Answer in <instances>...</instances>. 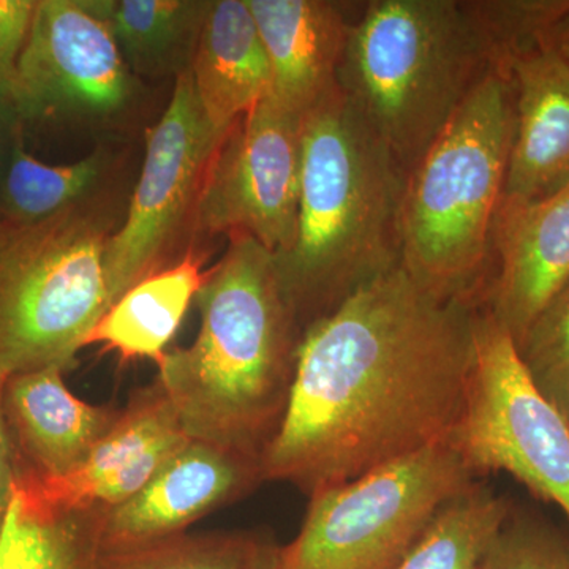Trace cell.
Returning a JSON list of instances; mask_svg holds the SVG:
<instances>
[{"label": "cell", "mask_w": 569, "mask_h": 569, "mask_svg": "<svg viewBox=\"0 0 569 569\" xmlns=\"http://www.w3.org/2000/svg\"><path fill=\"white\" fill-rule=\"evenodd\" d=\"M478 307L429 293L399 264L309 326L264 481L312 497L448 440Z\"/></svg>", "instance_id": "obj_1"}, {"label": "cell", "mask_w": 569, "mask_h": 569, "mask_svg": "<svg viewBox=\"0 0 569 569\" xmlns=\"http://www.w3.org/2000/svg\"><path fill=\"white\" fill-rule=\"evenodd\" d=\"M197 302V339L168 351L156 380L187 436L263 462L287 411L305 336L274 254L250 236H230Z\"/></svg>", "instance_id": "obj_2"}, {"label": "cell", "mask_w": 569, "mask_h": 569, "mask_svg": "<svg viewBox=\"0 0 569 569\" xmlns=\"http://www.w3.org/2000/svg\"><path fill=\"white\" fill-rule=\"evenodd\" d=\"M406 178L339 84L302 116L295 242L274 257L302 332L400 264Z\"/></svg>", "instance_id": "obj_3"}, {"label": "cell", "mask_w": 569, "mask_h": 569, "mask_svg": "<svg viewBox=\"0 0 569 569\" xmlns=\"http://www.w3.org/2000/svg\"><path fill=\"white\" fill-rule=\"evenodd\" d=\"M512 133L511 74L489 70L407 173L400 266L438 298L481 302Z\"/></svg>", "instance_id": "obj_4"}, {"label": "cell", "mask_w": 569, "mask_h": 569, "mask_svg": "<svg viewBox=\"0 0 569 569\" xmlns=\"http://www.w3.org/2000/svg\"><path fill=\"white\" fill-rule=\"evenodd\" d=\"M489 70L463 0H372L351 28L337 84L408 173Z\"/></svg>", "instance_id": "obj_5"}, {"label": "cell", "mask_w": 569, "mask_h": 569, "mask_svg": "<svg viewBox=\"0 0 569 569\" xmlns=\"http://www.w3.org/2000/svg\"><path fill=\"white\" fill-rule=\"evenodd\" d=\"M111 212L96 197L0 227V376L67 370L110 310Z\"/></svg>", "instance_id": "obj_6"}, {"label": "cell", "mask_w": 569, "mask_h": 569, "mask_svg": "<svg viewBox=\"0 0 569 569\" xmlns=\"http://www.w3.org/2000/svg\"><path fill=\"white\" fill-rule=\"evenodd\" d=\"M449 440L310 497L279 569H397L448 501L477 481Z\"/></svg>", "instance_id": "obj_7"}, {"label": "cell", "mask_w": 569, "mask_h": 569, "mask_svg": "<svg viewBox=\"0 0 569 569\" xmlns=\"http://www.w3.org/2000/svg\"><path fill=\"white\" fill-rule=\"evenodd\" d=\"M475 477L507 471L569 519V425L539 392L507 329L478 307L475 359L448 438Z\"/></svg>", "instance_id": "obj_8"}, {"label": "cell", "mask_w": 569, "mask_h": 569, "mask_svg": "<svg viewBox=\"0 0 569 569\" xmlns=\"http://www.w3.org/2000/svg\"><path fill=\"white\" fill-rule=\"evenodd\" d=\"M223 138L206 118L192 71L176 78L167 110L146 132L144 162L129 211L108 242L111 306L146 277L182 260L178 247L193 238L206 176Z\"/></svg>", "instance_id": "obj_9"}, {"label": "cell", "mask_w": 569, "mask_h": 569, "mask_svg": "<svg viewBox=\"0 0 569 569\" xmlns=\"http://www.w3.org/2000/svg\"><path fill=\"white\" fill-rule=\"evenodd\" d=\"M302 116L271 93L220 142L194 217L193 236L246 234L274 254L293 246L301 179Z\"/></svg>", "instance_id": "obj_10"}, {"label": "cell", "mask_w": 569, "mask_h": 569, "mask_svg": "<svg viewBox=\"0 0 569 569\" xmlns=\"http://www.w3.org/2000/svg\"><path fill=\"white\" fill-rule=\"evenodd\" d=\"M110 26L84 0H37L7 99L22 123L111 121L137 96Z\"/></svg>", "instance_id": "obj_11"}, {"label": "cell", "mask_w": 569, "mask_h": 569, "mask_svg": "<svg viewBox=\"0 0 569 569\" xmlns=\"http://www.w3.org/2000/svg\"><path fill=\"white\" fill-rule=\"evenodd\" d=\"M492 268L479 306L518 346L569 283V182L541 200L501 198L490 244Z\"/></svg>", "instance_id": "obj_12"}, {"label": "cell", "mask_w": 569, "mask_h": 569, "mask_svg": "<svg viewBox=\"0 0 569 569\" xmlns=\"http://www.w3.org/2000/svg\"><path fill=\"white\" fill-rule=\"evenodd\" d=\"M264 481L260 460L190 438L130 500L100 509V548L183 533Z\"/></svg>", "instance_id": "obj_13"}, {"label": "cell", "mask_w": 569, "mask_h": 569, "mask_svg": "<svg viewBox=\"0 0 569 569\" xmlns=\"http://www.w3.org/2000/svg\"><path fill=\"white\" fill-rule=\"evenodd\" d=\"M190 440L159 381L137 389L110 432L69 477L37 481L66 508L110 509L138 492ZM20 477V475H18Z\"/></svg>", "instance_id": "obj_14"}, {"label": "cell", "mask_w": 569, "mask_h": 569, "mask_svg": "<svg viewBox=\"0 0 569 569\" xmlns=\"http://www.w3.org/2000/svg\"><path fill=\"white\" fill-rule=\"evenodd\" d=\"M59 367L7 377L2 413L17 475L51 481L69 477L118 421L121 410L71 395Z\"/></svg>", "instance_id": "obj_15"}, {"label": "cell", "mask_w": 569, "mask_h": 569, "mask_svg": "<svg viewBox=\"0 0 569 569\" xmlns=\"http://www.w3.org/2000/svg\"><path fill=\"white\" fill-rule=\"evenodd\" d=\"M515 133L503 198L535 201L569 182V63L550 44L512 63Z\"/></svg>", "instance_id": "obj_16"}, {"label": "cell", "mask_w": 569, "mask_h": 569, "mask_svg": "<svg viewBox=\"0 0 569 569\" xmlns=\"http://www.w3.org/2000/svg\"><path fill=\"white\" fill-rule=\"evenodd\" d=\"M272 70L271 96L305 116L337 88L355 21L351 3L331 0H247Z\"/></svg>", "instance_id": "obj_17"}, {"label": "cell", "mask_w": 569, "mask_h": 569, "mask_svg": "<svg viewBox=\"0 0 569 569\" xmlns=\"http://www.w3.org/2000/svg\"><path fill=\"white\" fill-rule=\"evenodd\" d=\"M190 71L220 137L271 93V62L247 0H211Z\"/></svg>", "instance_id": "obj_18"}, {"label": "cell", "mask_w": 569, "mask_h": 569, "mask_svg": "<svg viewBox=\"0 0 569 569\" xmlns=\"http://www.w3.org/2000/svg\"><path fill=\"white\" fill-rule=\"evenodd\" d=\"M201 263L190 249L178 263L142 279L104 313L84 347L102 343L123 362L148 359L162 365L168 343L203 287Z\"/></svg>", "instance_id": "obj_19"}, {"label": "cell", "mask_w": 569, "mask_h": 569, "mask_svg": "<svg viewBox=\"0 0 569 569\" xmlns=\"http://www.w3.org/2000/svg\"><path fill=\"white\" fill-rule=\"evenodd\" d=\"M100 509L61 507L17 477L0 537V569H97Z\"/></svg>", "instance_id": "obj_20"}, {"label": "cell", "mask_w": 569, "mask_h": 569, "mask_svg": "<svg viewBox=\"0 0 569 569\" xmlns=\"http://www.w3.org/2000/svg\"><path fill=\"white\" fill-rule=\"evenodd\" d=\"M211 0H112L107 22L137 77L179 78L192 69Z\"/></svg>", "instance_id": "obj_21"}, {"label": "cell", "mask_w": 569, "mask_h": 569, "mask_svg": "<svg viewBox=\"0 0 569 569\" xmlns=\"http://www.w3.org/2000/svg\"><path fill=\"white\" fill-rule=\"evenodd\" d=\"M512 503L477 481L438 512L397 569H485Z\"/></svg>", "instance_id": "obj_22"}, {"label": "cell", "mask_w": 569, "mask_h": 569, "mask_svg": "<svg viewBox=\"0 0 569 569\" xmlns=\"http://www.w3.org/2000/svg\"><path fill=\"white\" fill-rule=\"evenodd\" d=\"M108 163L110 157L103 148L74 163H43L26 151L21 138L3 182L0 227L40 222L89 200L96 194Z\"/></svg>", "instance_id": "obj_23"}, {"label": "cell", "mask_w": 569, "mask_h": 569, "mask_svg": "<svg viewBox=\"0 0 569 569\" xmlns=\"http://www.w3.org/2000/svg\"><path fill=\"white\" fill-rule=\"evenodd\" d=\"M274 545L250 533H183L100 548L97 569H263Z\"/></svg>", "instance_id": "obj_24"}, {"label": "cell", "mask_w": 569, "mask_h": 569, "mask_svg": "<svg viewBox=\"0 0 569 569\" xmlns=\"http://www.w3.org/2000/svg\"><path fill=\"white\" fill-rule=\"evenodd\" d=\"M489 51L493 70L509 73L520 56L549 44L569 0H463Z\"/></svg>", "instance_id": "obj_25"}, {"label": "cell", "mask_w": 569, "mask_h": 569, "mask_svg": "<svg viewBox=\"0 0 569 569\" xmlns=\"http://www.w3.org/2000/svg\"><path fill=\"white\" fill-rule=\"evenodd\" d=\"M516 347L535 387L569 425V283L535 318Z\"/></svg>", "instance_id": "obj_26"}, {"label": "cell", "mask_w": 569, "mask_h": 569, "mask_svg": "<svg viewBox=\"0 0 569 569\" xmlns=\"http://www.w3.org/2000/svg\"><path fill=\"white\" fill-rule=\"evenodd\" d=\"M485 569H569V535L512 505Z\"/></svg>", "instance_id": "obj_27"}, {"label": "cell", "mask_w": 569, "mask_h": 569, "mask_svg": "<svg viewBox=\"0 0 569 569\" xmlns=\"http://www.w3.org/2000/svg\"><path fill=\"white\" fill-rule=\"evenodd\" d=\"M37 0H0V93L7 97L36 13Z\"/></svg>", "instance_id": "obj_28"}, {"label": "cell", "mask_w": 569, "mask_h": 569, "mask_svg": "<svg viewBox=\"0 0 569 569\" xmlns=\"http://www.w3.org/2000/svg\"><path fill=\"white\" fill-rule=\"evenodd\" d=\"M0 376V537L6 527L11 500H13L14 481H17V466H14L13 449H11L9 432H7L6 419L2 413V385Z\"/></svg>", "instance_id": "obj_29"}, {"label": "cell", "mask_w": 569, "mask_h": 569, "mask_svg": "<svg viewBox=\"0 0 569 569\" xmlns=\"http://www.w3.org/2000/svg\"><path fill=\"white\" fill-rule=\"evenodd\" d=\"M22 123L20 114L6 96L0 93V203H2L3 182L9 171L14 148L22 138Z\"/></svg>", "instance_id": "obj_30"}, {"label": "cell", "mask_w": 569, "mask_h": 569, "mask_svg": "<svg viewBox=\"0 0 569 569\" xmlns=\"http://www.w3.org/2000/svg\"><path fill=\"white\" fill-rule=\"evenodd\" d=\"M549 44L569 63V11L550 32Z\"/></svg>", "instance_id": "obj_31"}, {"label": "cell", "mask_w": 569, "mask_h": 569, "mask_svg": "<svg viewBox=\"0 0 569 569\" xmlns=\"http://www.w3.org/2000/svg\"><path fill=\"white\" fill-rule=\"evenodd\" d=\"M263 569H279V548L272 550L271 557L266 561Z\"/></svg>", "instance_id": "obj_32"}]
</instances>
